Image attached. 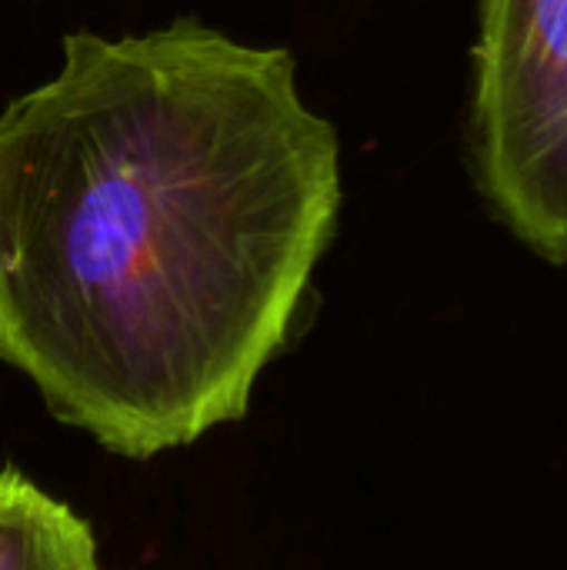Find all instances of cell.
I'll list each match as a JSON object with an SVG mask.
<instances>
[{
    "label": "cell",
    "instance_id": "3957f363",
    "mask_svg": "<svg viewBox=\"0 0 567 570\" xmlns=\"http://www.w3.org/2000/svg\"><path fill=\"white\" fill-rule=\"evenodd\" d=\"M0 570H104L94 528L17 468L0 471Z\"/></svg>",
    "mask_w": 567,
    "mask_h": 570
},
{
    "label": "cell",
    "instance_id": "6da1fadb",
    "mask_svg": "<svg viewBox=\"0 0 567 570\" xmlns=\"http://www.w3.org/2000/svg\"><path fill=\"white\" fill-rule=\"evenodd\" d=\"M338 214L287 47L74 30L0 110V361L127 461L187 448L251 411Z\"/></svg>",
    "mask_w": 567,
    "mask_h": 570
},
{
    "label": "cell",
    "instance_id": "7a4b0ae2",
    "mask_svg": "<svg viewBox=\"0 0 567 570\" xmlns=\"http://www.w3.org/2000/svg\"><path fill=\"white\" fill-rule=\"evenodd\" d=\"M471 160L495 217L567 264V0H481Z\"/></svg>",
    "mask_w": 567,
    "mask_h": 570
}]
</instances>
